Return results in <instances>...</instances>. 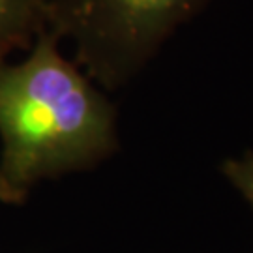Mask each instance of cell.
Instances as JSON below:
<instances>
[{"mask_svg":"<svg viewBox=\"0 0 253 253\" xmlns=\"http://www.w3.org/2000/svg\"><path fill=\"white\" fill-rule=\"evenodd\" d=\"M43 30L25 60L0 64V201L21 205L40 180L92 169L117 152L115 105Z\"/></svg>","mask_w":253,"mask_h":253,"instance_id":"cell-1","label":"cell"},{"mask_svg":"<svg viewBox=\"0 0 253 253\" xmlns=\"http://www.w3.org/2000/svg\"><path fill=\"white\" fill-rule=\"evenodd\" d=\"M208 0H51L49 30L70 38L77 66L115 90L158 53Z\"/></svg>","mask_w":253,"mask_h":253,"instance_id":"cell-2","label":"cell"},{"mask_svg":"<svg viewBox=\"0 0 253 253\" xmlns=\"http://www.w3.org/2000/svg\"><path fill=\"white\" fill-rule=\"evenodd\" d=\"M49 19L51 0H0V64L15 49H30Z\"/></svg>","mask_w":253,"mask_h":253,"instance_id":"cell-3","label":"cell"},{"mask_svg":"<svg viewBox=\"0 0 253 253\" xmlns=\"http://www.w3.org/2000/svg\"><path fill=\"white\" fill-rule=\"evenodd\" d=\"M221 172L253 208V152H246L240 158L225 160L221 163Z\"/></svg>","mask_w":253,"mask_h":253,"instance_id":"cell-4","label":"cell"}]
</instances>
